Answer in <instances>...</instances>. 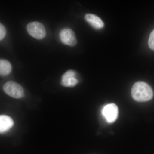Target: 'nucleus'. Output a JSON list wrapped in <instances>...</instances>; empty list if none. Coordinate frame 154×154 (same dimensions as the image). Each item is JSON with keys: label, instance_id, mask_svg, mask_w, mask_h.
I'll return each instance as SVG.
<instances>
[{"label": "nucleus", "instance_id": "obj_1", "mask_svg": "<svg viewBox=\"0 0 154 154\" xmlns=\"http://www.w3.org/2000/svg\"><path fill=\"white\" fill-rule=\"evenodd\" d=\"M131 96L135 101L146 102L152 99L154 92L150 86L143 82H138L132 86Z\"/></svg>", "mask_w": 154, "mask_h": 154}, {"label": "nucleus", "instance_id": "obj_2", "mask_svg": "<svg viewBox=\"0 0 154 154\" xmlns=\"http://www.w3.org/2000/svg\"><path fill=\"white\" fill-rule=\"evenodd\" d=\"M3 89L6 94L12 98L20 99L24 97V90L20 85L15 82L10 81L5 83Z\"/></svg>", "mask_w": 154, "mask_h": 154}, {"label": "nucleus", "instance_id": "obj_3", "mask_svg": "<svg viewBox=\"0 0 154 154\" xmlns=\"http://www.w3.org/2000/svg\"><path fill=\"white\" fill-rule=\"evenodd\" d=\"M27 29L30 36L36 39H42L46 36L45 28L40 22H30L27 25Z\"/></svg>", "mask_w": 154, "mask_h": 154}, {"label": "nucleus", "instance_id": "obj_4", "mask_svg": "<svg viewBox=\"0 0 154 154\" xmlns=\"http://www.w3.org/2000/svg\"><path fill=\"white\" fill-rule=\"evenodd\" d=\"M60 38L63 44L70 46H74L77 44V40L75 34L72 29L65 28L61 30Z\"/></svg>", "mask_w": 154, "mask_h": 154}, {"label": "nucleus", "instance_id": "obj_5", "mask_svg": "<svg viewBox=\"0 0 154 154\" xmlns=\"http://www.w3.org/2000/svg\"><path fill=\"white\" fill-rule=\"evenodd\" d=\"M102 113L107 122L112 123L117 119L118 115V108L115 104H108L103 107Z\"/></svg>", "mask_w": 154, "mask_h": 154}, {"label": "nucleus", "instance_id": "obj_6", "mask_svg": "<svg viewBox=\"0 0 154 154\" xmlns=\"http://www.w3.org/2000/svg\"><path fill=\"white\" fill-rule=\"evenodd\" d=\"M14 125L13 119L8 116L0 115V134L8 131Z\"/></svg>", "mask_w": 154, "mask_h": 154}, {"label": "nucleus", "instance_id": "obj_7", "mask_svg": "<svg viewBox=\"0 0 154 154\" xmlns=\"http://www.w3.org/2000/svg\"><path fill=\"white\" fill-rule=\"evenodd\" d=\"M85 19L92 27L96 29H101L104 28V23L102 19L93 14H87Z\"/></svg>", "mask_w": 154, "mask_h": 154}, {"label": "nucleus", "instance_id": "obj_8", "mask_svg": "<svg viewBox=\"0 0 154 154\" xmlns=\"http://www.w3.org/2000/svg\"><path fill=\"white\" fill-rule=\"evenodd\" d=\"M12 70L11 63L5 60H0V75L5 76L10 74Z\"/></svg>", "mask_w": 154, "mask_h": 154}, {"label": "nucleus", "instance_id": "obj_9", "mask_svg": "<svg viewBox=\"0 0 154 154\" xmlns=\"http://www.w3.org/2000/svg\"><path fill=\"white\" fill-rule=\"evenodd\" d=\"M78 83V80L76 78L62 79L61 81V85L63 87H73L76 85Z\"/></svg>", "mask_w": 154, "mask_h": 154}, {"label": "nucleus", "instance_id": "obj_10", "mask_svg": "<svg viewBox=\"0 0 154 154\" xmlns=\"http://www.w3.org/2000/svg\"><path fill=\"white\" fill-rule=\"evenodd\" d=\"M75 72L73 70H69L67 71L63 75L62 77V79H67L69 78H76Z\"/></svg>", "mask_w": 154, "mask_h": 154}, {"label": "nucleus", "instance_id": "obj_11", "mask_svg": "<svg viewBox=\"0 0 154 154\" xmlns=\"http://www.w3.org/2000/svg\"><path fill=\"white\" fill-rule=\"evenodd\" d=\"M148 45L150 48L154 51V29L150 35Z\"/></svg>", "mask_w": 154, "mask_h": 154}, {"label": "nucleus", "instance_id": "obj_12", "mask_svg": "<svg viewBox=\"0 0 154 154\" xmlns=\"http://www.w3.org/2000/svg\"><path fill=\"white\" fill-rule=\"evenodd\" d=\"M6 34V30L5 26L0 23V41L5 38Z\"/></svg>", "mask_w": 154, "mask_h": 154}]
</instances>
